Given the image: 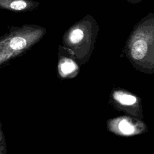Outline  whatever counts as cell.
Here are the masks:
<instances>
[{"label":"cell","instance_id":"cell-1","mask_svg":"<svg viewBox=\"0 0 154 154\" xmlns=\"http://www.w3.org/2000/svg\"><path fill=\"white\" fill-rule=\"evenodd\" d=\"M46 32L45 28L35 24L11 26L0 37V67L31 49Z\"/></svg>","mask_w":154,"mask_h":154},{"label":"cell","instance_id":"cell-2","mask_svg":"<svg viewBox=\"0 0 154 154\" xmlns=\"http://www.w3.org/2000/svg\"><path fill=\"white\" fill-rule=\"evenodd\" d=\"M90 17L75 23L64 33L63 43L65 48L75 49L95 41L98 28L94 19Z\"/></svg>","mask_w":154,"mask_h":154},{"label":"cell","instance_id":"cell-3","mask_svg":"<svg viewBox=\"0 0 154 154\" xmlns=\"http://www.w3.org/2000/svg\"><path fill=\"white\" fill-rule=\"evenodd\" d=\"M40 5L34 0H0V8L16 13L32 11Z\"/></svg>","mask_w":154,"mask_h":154},{"label":"cell","instance_id":"cell-4","mask_svg":"<svg viewBox=\"0 0 154 154\" xmlns=\"http://www.w3.org/2000/svg\"><path fill=\"white\" fill-rule=\"evenodd\" d=\"M58 68L60 75L62 77H65L76 70V65L71 59L62 57L59 59Z\"/></svg>","mask_w":154,"mask_h":154},{"label":"cell","instance_id":"cell-5","mask_svg":"<svg viewBox=\"0 0 154 154\" xmlns=\"http://www.w3.org/2000/svg\"><path fill=\"white\" fill-rule=\"evenodd\" d=\"M114 98L122 105H131L134 104L137 99L135 96L121 91H116L113 94Z\"/></svg>","mask_w":154,"mask_h":154},{"label":"cell","instance_id":"cell-6","mask_svg":"<svg viewBox=\"0 0 154 154\" xmlns=\"http://www.w3.org/2000/svg\"><path fill=\"white\" fill-rule=\"evenodd\" d=\"M119 128L125 134L129 135L134 132V127L125 120H123L119 123Z\"/></svg>","mask_w":154,"mask_h":154},{"label":"cell","instance_id":"cell-7","mask_svg":"<svg viewBox=\"0 0 154 154\" xmlns=\"http://www.w3.org/2000/svg\"><path fill=\"white\" fill-rule=\"evenodd\" d=\"M7 146L6 139L2 130V124L0 122V154H7Z\"/></svg>","mask_w":154,"mask_h":154},{"label":"cell","instance_id":"cell-8","mask_svg":"<svg viewBox=\"0 0 154 154\" xmlns=\"http://www.w3.org/2000/svg\"><path fill=\"white\" fill-rule=\"evenodd\" d=\"M128 1L131 3H137L140 2L141 0H128Z\"/></svg>","mask_w":154,"mask_h":154}]
</instances>
